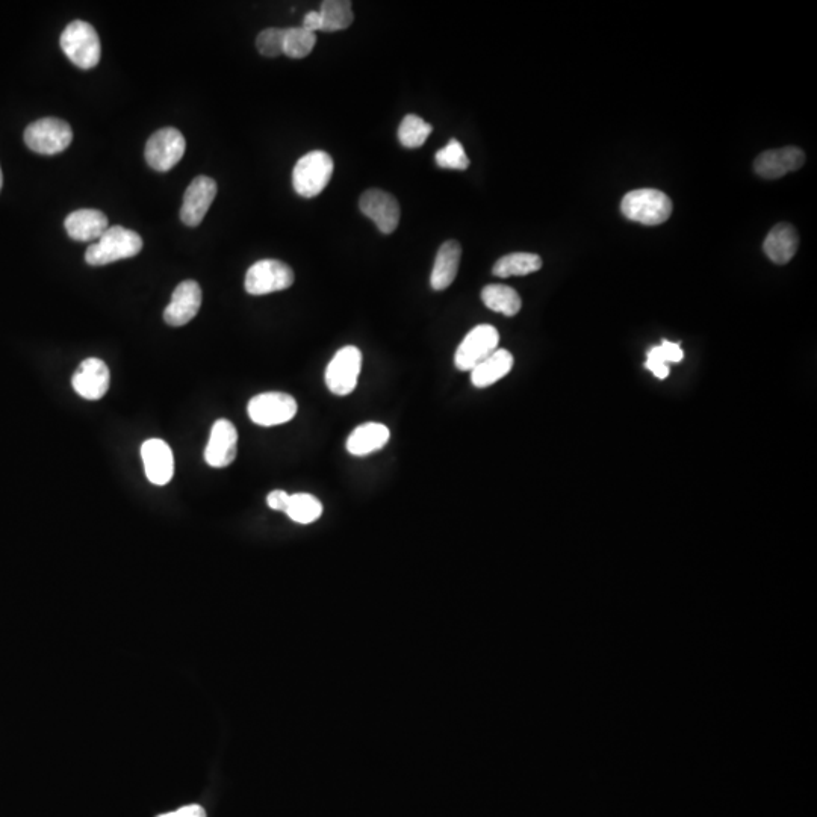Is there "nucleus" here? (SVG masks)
<instances>
[{
  "mask_svg": "<svg viewBox=\"0 0 817 817\" xmlns=\"http://www.w3.org/2000/svg\"><path fill=\"white\" fill-rule=\"evenodd\" d=\"M143 250V240L134 230L122 226L108 227L96 244L85 252V261L93 267L112 264L122 259L134 258Z\"/></svg>",
  "mask_w": 817,
  "mask_h": 817,
  "instance_id": "obj_1",
  "label": "nucleus"
},
{
  "mask_svg": "<svg viewBox=\"0 0 817 817\" xmlns=\"http://www.w3.org/2000/svg\"><path fill=\"white\" fill-rule=\"evenodd\" d=\"M61 49L79 69L90 70L99 64L102 55L99 34L90 23L75 20L60 38Z\"/></svg>",
  "mask_w": 817,
  "mask_h": 817,
  "instance_id": "obj_2",
  "label": "nucleus"
},
{
  "mask_svg": "<svg viewBox=\"0 0 817 817\" xmlns=\"http://www.w3.org/2000/svg\"><path fill=\"white\" fill-rule=\"evenodd\" d=\"M621 211L628 220L645 226H657L671 217L672 202L663 191L642 188L631 191L622 199Z\"/></svg>",
  "mask_w": 817,
  "mask_h": 817,
  "instance_id": "obj_3",
  "label": "nucleus"
},
{
  "mask_svg": "<svg viewBox=\"0 0 817 817\" xmlns=\"http://www.w3.org/2000/svg\"><path fill=\"white\" fill-rule=\"evenodd\" d=\"M333 174V159L323 150L306 153L297 161L293 171L294 190L305 199L323 193Z\"/></svg>",
  "mask_w": 817,
  "mask_h": 817,
  "instance_id": "obj_4",
  "label": "nucleus"
},
{
  "mask_svg": "<svg viewBox=\"0 0 817 817\" xmlns=\"http://www.w3.org/2000/svg\"><path fill=\"white\" fill-rule=\"evenodd\" d=\"M293 268L277 259H262L247 270L246 286L250 296H267V294L285 291L294 283Z\"/></svg>",
  "mask_w": 817,
  "mask_h": 817,
  "instance_id": "obj_5",
  "label": "nucleus"
},
{
  "mask_svg": "<svg viewBox=\"0 0 817 817\" xmlns=\"http://www.w3.org/2000/svg\"><path fill=\"white\" fill-rule=\"evenodd\" d=\"M73 131L64 120L46 119L31 123L25 131V143L32 152L40 155H56L72 144Z\"/></svg>",
  "mask_w": 817,
  "mask_h": 817,
  "instance_id": "obj_6",
  "label": "nucleus"
},
{
  "mask_svg": "<svg viewBox=\"0 0 817 817\" xmlns=\"http://www.w3.org/2000/svg\"><path fill=\"white\" fill-rule=\"evenodd\" d=\"M299 411L293 395L285 392H264L249 401L250 420L262 427L280 426L293 420Z\"/></svg>",
  "mask_w": 817,
  "mask_h": 817,
  "instance_id": "obj_7",
  "label": "nucleus"
},
{
  "mask_svg": "<svg viewBox=\"0 0 817 817\" xmlns=\"http://www.w3.org/2000/svg\"><path fill=\"white\" fill-rule=\"evenodd\" d=\"M362 370V352L355 345H345L333 356L326 370V385L332 394L345 397L358 386Z\"/></svg>",
  "mask_w": 817,
  "mask_h": 817,
  "instance_id": "obj_8",
  "label": "nucleus"
},
{
  "mask_svg": "<svg viewBox=\"0 0 817 817\" xmlns=\"http://www.w3.org/2000/svg\"><path fill=\"white\" fill-rule=\"evenodd\" d=\"M498 344H500V335L494 326L482 324V326L474 327L457 347L454 365L460 371H473L477 365L482 364L489 356L497 352Z\"/></svg>",
  "mask_w": 817,
  "mask_h": 817,
  "instance_id": "obj_9",
  "label": "nucleus"
},
{
  "mask_svg": "<svg viewBox=\"0 0 817 817\" xmlns=\"http://www.w3.org/2000/svg\"><path fill=\"white\" fill-rule=\"evenodd\" d=\"M187 143L184 135L174 128L156 131L146 144L147 164L156 171H168L178 164L185 155Z\"/></svg>",
  "mask_w": 817,
  "mask_h": 817,
  "instance_id": "obj_10",
  "label": "nucleus"
},
{
  "mask_svg": "<svg viewBox=\"0 0 817 817\" xmlns=\"http://www.w3.org/2000/svg\"><path fill=\"white\" fill-rule=\"evenodd\" d=\"M359 208L365 217L374 221L380 232L389 235L394 232L400 223V205L392 194L382 190L365 191L359 200Z\"/></svg>",
  "mask_w": 817,
  "mask_h": 817,
  "instance_id": "obj_11",
  "label": "nucleus"
},
{
  "mask_svg": "<svg viewBox=\"0 0 817 817\" xmlns=\"http://www.w3.org/2000/svg\"><path fill=\"white\" fill-rule=\"evenodd\" d=\"M202 306V288L196 280H185L179 283L164 311L165 323L173 327L190 323Z\"/></svg>",
  "mask_w": 817,
  "mask_h": 817,
  "instance_id": "obj_12",
  "label": "nucleus"
},
{
  "mask_svg": "<svg viewBox=\"0 0 817 817\" xmlns=\"http://www.w3.org/2000/svg\"><path fill=\"white\" fill-rule=\"evenodd\" d=\"M217 196V182L208 176H197L184 194L181 208L182 223L196 227L208 214L212 202Z\"/></svg>",
  "mask_w": 817,
  "mask_h": 817,
  "instance_id": "obj_13",
  "label": "nucleus"
},
{
  "mask_svg": "<svg viewBox=\"0 0 817 817\" xmlns=\"http://www.w3.org/2000/svg\"><path fill=\"white\" fill-rule=\"evenodd\" d=\"M238 432L229 420L215 421L211 429L205 460L212 468H226L237 457Z\"/></svg>",
  "mask_w": 817,
  "mask_h": 817,
  "instance_id": "obj_14",
  "label": "nucleus"
},
{
  "mask_svg": "<svg viewBox=\"0 0 817 817\" xmlns=\"http://www.w3.org/2000/svg\"><path fill=\"white\" fill-rule=\"evenodd\" d=\"M109 377V368L105 362L88 358L73 374V389L85 400H100L108 392Z\"/></svg>",
  "mask_w": 817,
  "mask_h": 817,
  "instance_id": "obj_15",
  "label": "nucleus"
},
{
  "mask_svg": "<svg viewBox=\"0 0 817 817\" xmlns=\"http://www.w3.org/2000/svg\"><path fill=\"white\" fill-rule=\"evenodd\" d=\"M147 479L156 486L168 485L173 479V451L162 439H149L141 447Z\"/></svg>",
  "mask_w": 817,
  "mask_h": 817,
  "instance_id": "obj_16",
  "label": "nucleus"
},
{
  "mask_svg": "<svg viewBox=\"0 0 817 817\" xmlns=\"http://www.w3.org/2000/svg\"><path fill=\"white\" fill-rule=\"evenodd\" d=\"M805 155L798 147L768 150L754 162L755 171L765 179H780L804 165Z\"/></svg>",
  "mask_w": 817,
  "mask_h": 817,
  "instance_id": "obj_17",
  "label": "nucleus"
},
{
  "mask_svg": "<svg viewBox=\"0 0 817 817\" xmlns=\"http://www.w3.org/2000/svg\"><path fill=\"white\" fill-rule=\"evenodd\" d=\"M67 233L75 241L99 240L108 230V218L97 209H78L66 218Z\"/></svg>",
  "mask_w": 817,
  "mask_h": 817,
  "instance_id": "obj_18",
  "label": "nucleus"
},
{
  "mask_svg": "<svg viewBox=\"0 0 817 817\" xmlns=\"http://www.w3.org/2000/svg\"><path fill=\"white\" fill-rule=\"evenodd\" d=\"M798 246L799 237L795 227L789 223H780L772 227L763 244V249L772 262L784 265L792 261L793 256L798 252Z\"/></svg>",
  "mask_w": 817,
  "mask_h": 817,
  "instance_id": "obj_19",
  "label": "nucleus"
},
{
  "mask_svg": "<svg viewBox=\"0 0 817 817\" xmlns=\"http://www.w3.org/2000/svg\"><path fill=\"white\" fill-rule=\"evenodd\" d=\"M391 432L385 424L367 423L356 427L347 439V451L353 456H368L388 444Z\"/></svg>",
  "mask_w": 817,
  "mask_h": 817,
  "instance_id": "obj_20",
  "label": "nucleus"
},
{
  "mask_svg": "<svg viewBox=\"0 0 817 817\" xmlns=\"http://www.w3.org/2000/svg\"><path fill=\"white\" fill-rule=\"evenodd\" d=\"M460 256H462V247L457 241H447L439 247L432 276H430V285L435 291L450 288L459 271Z\"/></svg>",
  "mask_w": 817,
  "mask_h": 817,
  "instance_id": "obj_21",
  "label": "nucleus"
},
{
  "mask_svg": "<svg viewBox=\"0 0 817 817\" xmlns=\"http://www.w3.org/2000/svg\"><path fill=\"white\" fill-rule=\"evenodd\" d=\"M513 356L504 348H498L494 355L489 356L482 364L471 371V382L476 388L483 389L497 383L512 371Z\"/></svg>",
  "mask_w": 817,
  "mask_h": 817,
  "instance_id": "obj_22",
  "label": "nucleus"
},
{
  "mask_svg": "<svg viewBox=\"0 0 817 817\" xmlns=\"http://www.w3.org/2000/svg\"><path fill=\"white\" fill-rule=\"evenodd\" d=\"M482 300L491 311L506 317H515L521 311V297L506 285H488L482 291Z\"/></svg>",
  "mask_w": 817,
  "mask_h": 817,
  "instance_id": "obj_23",
  "label": "nucleus"
},
{
  "mask_svg": "<svg viewBox=\"0 0 817 817\" xmlns=\"http://www.w3.org/2000/svg\"><path fill=\"white\" fill-rule=\"evenodd\" d=\"M541 268V256L535 253H510L498 259L497 264L492 268V273L506 279L512 276H527V274L536 273Z\"/></svg>",
  "mask_w": 817,
  "mask_h": 817,
  "instance_id": "obj_24",
  "label": "nucleus"
},
{
  "mask_svg": "<svg viewBox=\"0 0 817 817\" xmlns=\"http://www.w3.org/2000/svg\"><path fill=\"white\" fill-rule=\"evenodd\" d=\"M321 31L335 32L347 29L355 22V14L352 10V2L347 0H326L320 8Z\"/></svg>",
  "mask_w": 817,
  "mask_h": 817,
  "instance_id": "obj_25",
  "label": "nucleus"
},
{
  "mask_svg": "<svg viewBox=\"0 0 817 817\" xmlns=\"http://www.w3.org/2000/svg\"><path fill=\"white\" fill-rule=\"evenodd\" d=\"M684 353L680 345L671 341H663L648 352L647 364L645 367L657 377L666 379L669 376V364H677L683 361Z\"/></svg>",
  "mask_w": 817,
  "mask_h": 817,
  "instance_id": "obj_26",
  "label": "nucleus"
},
{
  "mask_svg": "<svg viewBox=\"0 0 817 817\" xmlns=\"http://www.w3.org/2000/svg\"><path fill=\"white\" fill-rule=\"evenodd\" d=\"M286 515L299 524H312L323 515V504L311 494H294L289 498Z\"/></svg>",
  "mask_w": 817,
  "mask_h": 817,
  "instance_id": "obj_27",
  "label": "nucleus"
},
{
  "mask_svg": "<svg viewBox=\"0 0 817 817\" xmlns=\"http://www.w3.org/2000/svg\"><path fill=\"white\" fill-rule=\"evenodd\" d=\"M432 125L418 115L409 114L404 117L398 128V140L406 149H418L424 146L429 135L432 134Z\"/></svg>",
  "mask_w": 817,
  "mask_h": 817,
  "instance_id": "obj_28",
  "label": "nucleus"
},
{
  "mask_svg": "<svg viewBox=\"0 0 817 817\" xmlns=\"http://www.w3.org/2000/svg\"><path fill=\"white\" fill-rule=\"evenodd\" d=\"M317 43L315 32L302 28L285 29V41H283V53L293 60L306 58L314 50Z\"/></svg>",
  "mask_w": 817,
  "mask_h": 817,
  "instance_id": "obj_29",
  "label": "nucleus"
},
{
  "mask_svg": "<svg viewBox=\"0 0 817 817\" xmlns=\"http://www.w3.org/2000/svg\"><path fill=\"white\" fill-rule=\"evenodd\" d=\"M436 164L448 170H466L470 167V159L466 156L462 144L457 140H451L444 149L436 153Z\"/></svg>",
  "mask_w": 817,
  "mask_h": 817,
  "instance_id": "obj_30",
  "label": "nucleus"
},
{
  "mask_svg": "<svg viewBox=\"0 0 817 817\" xmlns=\"http://www.w3.org/2000/svg\"><path fill=\"white\" fill-rule=\"evenodd\" d=\"M283 41H285V29L268 28L256 38V47L261 55L276 58L283 53Z\"/></svg>",
  "mask_w": 817,
  "mask_h": 817,
  "instance_id": "obj_31",
  "label": "nucleus"
},
{
  "mask_svg": "<svg viewBox=\"0 0 817 817\" xmlns=\"http://www.w3.org/2000/svg\"><path fill=\"white\" fill-rule=\"evenodd\" d=\"M289 498H291V495L285 491L270 492L267 497L268 507L273 510H279V512H286V509H288Z\"/></svg>",
  "mask_w": 817,
  "mask_h": 817,
  "instance_id": "obj_32",
  "label": "nucleus"
},
{
  "mask_svg": "<svg viewBox=\"0 0 817 817\" xmlns=\"http://www.w3.org/2000/svg\"><path fill=\"white\" fill-rule=\"evenodd\" d=\"M158 817H206V811L200 805L193 804L171 811V813L161 814Z\"/></svg>",
  "mask_w": 817,
  "mask_h": 817,
  "instance_id": "obj_33",
  "label": "nucleus"
},
{
  "mask_svg": "<svg viewBox=\"0 0 817 817\" xmlns=\"http://www.w3.org/2000/svg\"><path fill=\"white\" fill-rule=\"evenodd\" d=\"M302 28L308 29V31L311 32L321 31L323 22H321L320 11H311V13L306 14L305 19H303Z\"/></svg>",
  "mask_w": 817,
  "mask_h": 817,
  "instance_id": "obj_34",
  "label": "nucleus"
},
{
  "mask_svg": "<svg viewBox=\"0 0 817 817\" xmlns=\"http://www.w3.org/2000/svg\"><path fill=\"white\" fill-rule=\"evenodd\" d=\"M2 185H4V174H2V168H0V190H2Z\"/></svg>",
  "mask_w": 817,
  "mask_h": 817,
  "instance_id": "obj_35",
  "label": "nucleus"
}]
</instances>
